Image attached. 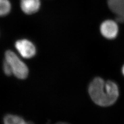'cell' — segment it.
<instances>
[{"instance_id": "cell-1", "label": "cell", "mask_w": 124, "mask_h": 124, "mask_svg": "<svg viewBox=\"0 0 124 124\" xmlns=\"http://www.w3.org/2000/svg\"><path fill=\"white\" fill-rule=\"evenodd\" d=\"M89 93L96 104L102 107L112 105L119 95L118 86L112 81H105L102 78H95L89 86Z\"/></svg>"}, {"instance_id": "cell-2", "label": "cell", "mask_w": 124, "mask_h": 124, "mask_svg": "<svg viewBox=\"0 0 124 124\" xmlns=\"http://www.w3.org/2000/svg\"><path fill=\"white\" fill-rule=\"evenodd\" d=\"M5 60L9 64L13 74L20 79H25L29 74V69L18 55L11 50L6 51Z\"/></svg>"}, {"instance_id": "cell-3", "label": "cell", "mask_w": 124, "mask_h": 124, "mask_svg": "<svg viewBox=\"0 0 124 124\" xmlns=\"http://www.w3.org/2000/svg\"><path fill=\"white\" fill-rule=\"evenodd\" d=\"M15 46L18 53L23 58H30L34 57L36 54V47L29 40H18L15 44Z\"/></svg>"}, {"instance_id": "cell-4", "label": "cell", "mask_w": 124, "mask_h": 124, "mask_svg": "<svg viewBox=\"0 0 124 124\" xmlns=\"http://www.w3.org/2000/svg\"><path fill=\"white\" fill-rule=\"evenodd\" d=\"M102 35L108 39L115 38L118 33V26L116 23L108 20L102 23L100 27Z\"/></svg>"}, {"instance_id": "cell-5", "label": "cell", "mask_w": 124, "mask_h": 124, "mask_svg": "<svg viewBox=\"0 0 124 124\" xmlns=\"http://www.w3.org/2000/svg\"><path fill=\"white\" fill-rule=\"evenodd\" d=\"M20 6L23 13L27 14H32L39 9L40 0H21Z\"/></svg>"}, {"instance_id": "cell-6", "label": "cell", "mask_w": 124, "mask_h": 124, "mask_svg": "<svg viewBox=\"0 0 124 124\" xmlns=\"http://www.w3.org/2000/svg\"><path fill=\"white\" fill-rule=\"evenodd\" d=\"M109 8L116 15H124V0H108Z\"/></svg>"}, {"instance_id": "cell-7", "label": "cell", "mask_w": 124, "mask_h": 124, "mask_svg": "<svg viewBox=\"0 0 124 124\" xmlns=\"http://www.w3.org/2000/svg\"><path fill=\"white\" fill-rule=\"evenodd\" d=\"M3 121L6 124H25L27 122L20 116L8 115L5 116Z\"/></svg>"}, {"instance_id": "cell-8", "label": "cell", "mask_w": 124, "mask_h": 124, "mask_svg": "<svg viewBox=\"0 0 124 124\" xmlns=\"http://www.w3.org/2000/svg\"><path fill=\"white\" fill-rule=\"evenodd\" d=\"M11 5L9 0H0V16H4L9 13Z\"/></svg>"}, {"instance_id": "cell-9", "label": "cell", "mask_w": 124, "mask_h": 124, "mask_svg": "<svg viewBox=\"0 0 124 124\" xmlns=\"http://www.w3.org/2000/svg\"><path fill=\"white\" fill-rule=\"evenodd\" d=\"M3 71L4 72L5 74L6 75L10 76L13 75V72L11 67L10 66L9 64L5 60L3 63Z\"/></svg>"}, {"instance_id": "cell-10", "label": "cell", "mask_w": 124, "mask_h": 124, "mask_svg": "<svg viewBox=\"0 0 124 124\" xmlns=\"http://www.w3.org/2000/svg\"><path fill=\"white\" fill-rule=\"evenodd\" d=\"M122 74H123V75H124V65L122 69Z\"/></svg>"}]
</instances>
